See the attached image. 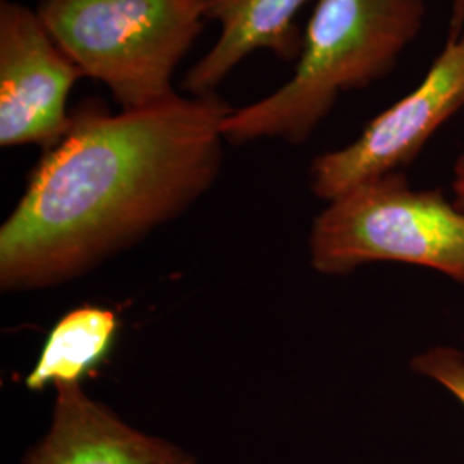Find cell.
<instances>
[{
    "mask_svg": "<svg viewBox=\"0 0 464 464\" xmlns=\"http://www.w3.org/2000/svg\"><path fill=\"white\" fill-rule=\"evenodd\" d=\"M232 109L217 93L116 114L83 100L0 227V289L80 279L186 214L220 176Z\"/></svg>",
    "mask_w": 464,
    "mask_h": 464,
    "instance_id": "cell-1",
    "label": "cell"
},
{
    "mask_svg": "<svg viewBox=\"0 0 464 464\" xmlns=\"http://www.w3.org/2000/svg\"><path fill=\"white\" fill-rule=\"evenodd\" d=\"M425 0H318L303 32L293 76L276 92L232 109L227 143L303 145L341 95L381 82L423 30Z\"/></svg>",
    "mask_w": 464,
    "mask_h": 464,
    "instance_id": "cell-2",
    "label": "cell"
},
{
    "mask_svg": "<svg viewBox=\"0 0 464 464\" xmlns=\"http://www.w3.org/2000/svg\"><path fill=\"white\" fill-rule=\"evenodd\" d=\"M210 0H38L36 13L122 111L174 97V74L208 21Z\"/></svg>",
    "mask_w": 464,
    "mask_h": 464,
    "instance_id": "cell-3",
    "label": "cell"
},
{
    "mask_svg": "<svg viewBox=\"0 0 464 464\" xmlns=\"http://www.w3.org/2000/svg\"><path fill=\"white\" fill-rule=\"evenodd\" d=\"M325 203L308 236L318 274L392 262L464 284V210L440 189H415L404 172H391Z\"/></svg>",
    "mask_w": 464,
    "mask_h": 464,
    "instance_id": "cell-4",
    "label": "cell"
},
{
    "mask_svg": "<svg viewBox=\"0 0 464 464\" xmlns=\"http://www.w3.org/2000/svg\"><path fill=\"white\" fill-rule=\"evenodd\" d=\"M463 109L464 30L446 42L415 90L373 117L354 141L312 160V193L331 201L358 184L404 172L435 133Z\"/></svg>",
    "mask_w": 464,
    "mask_h": 464,
    "instance_id": "cell-5",
    "label": "cell"
},
{
    "mask_svg": "<svg viewBox=\"0 0 464 464\" xmlns=\"http://www.w3.org/2000/svg\"><path fill=\"white\" fill-rule=\"evenodd\" d=\"M84 74L36 9L0 0V147L53 149L69 131L67 100Z\"/></svg>",
    "mask_w": 464,
    "mask_h": 464,
    "instance_id": "cell-6",
    "label": "cell"
},
{
    "mask_svg": "<svg viewBox=\"0 0 464 464\" xmlns=\"http://www.w3.org/2000/svg\"><path fill=\"white\" fill-rule=\"evenodd\" d=\"M21 464H198L162 437L126 423L80 383L55 387L49 430Z\"/></svg>",
    "mask_w": 464,
    "mask_h": 464,
    "instance_id": "cell-7",
    "label": "cell"
},
{
    "mask_svg": "<svg viewBox=\"0 0 464 464\" xmlns=\"http://www.w3.org/2000/svg\"><path fill=\"white\" fill-rule=\"evenodd\" d=\"M308 0H210L208 21L220 34L212 49L184 74L186 95H212L248 55L268 50L282 61H296L303 34L295 17Z\"/></svg>",
    "mask_w": 464,
    "mask_h": 464,
    "instance_id": "cell-8",
    "label": "cell"
},
{
    "mask_svg": "<svg viewBox=\"0 0 464 464\" xmlns=\"http://www.w3.org/2000/svg\"><path fill=\"white\" fill-rule=\"evenodd\" d=\"M119 318L109 308L84 304L71 310L49 332L38 362L26 377L30 391L76 385L107 358L116 343Z\"/></svg>",
    "mask_w": 464,
    "mask_h": 464,
    "instance_id": "cell-9",
    "label": "cell"
},
{
    "mask_svg": "<svg viewBox=\"0 0 464 464\" xmlns=\"http://www.w3.org/2000/svg\"><path fill=\"white\" fill-rule=\"evenodd\" d=\"M416 373L439 383L464 408V354L449 346H435L413 360Z\"/></svg>",
    "mask_w": 464,
    "mask_h": 464,
    "instance_id": "cell-10",
    "label": "cell"
},
{
    "mask_svg": "<svg viewBox=\"0 0 464 464\" xmlns=\"http://www.w3.org/2000/svg\"><path fill=\"white\" fill-rule=\"evenodd\" d=\"M450 191L454 203L464 210V151L458 157L454 169H452V181H450Z\"/></svg>",
    "mask_w": 464,
    "mask_h": 464,
    "instance_id": "cell-11",
    "label": "cell"
},
{
    "mask_svg": "<svg viewBox=\"0 0 464 464\" xmlns=\"http://www.w3.org/2000/svg\"><path fill=\"white\" fill-rule=\"evenodd\" d=\"M464 30V0H449L448 40L456 38Z\"/></svg>",
    "mask_w": 464,
    "mask_h": 464,
    "instance_id": "cell-12",
    "label": "cell"
}]
</instances>
